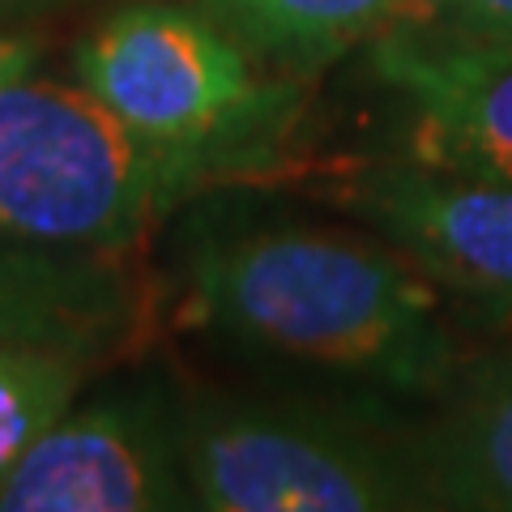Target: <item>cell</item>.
I'll list each match as a JSON object with an SVG mask.
<instances>
[{
  "mask_svg": "<svg viewBox=\"0 0 512 512\" xmlns=\"http://www.w3.org/2000/svg\"><path fill=\"white\" fill-rule=\"evenodd\" d=\"M188 312L265 359L397 397L448 389L461 363L436 282L402 252L342 231L201 235L188 248Z\"/></svg>",
  "mask_w": 512,
  "mask_h": 512,
  "instance_id": "6da1fadb",
  "label": "cell"
},
{
  "mask_svg": "<svg viewBox=\"0 0 512 512\" xmlns=\"http://www.w3.org/2000/svg\"><path fill=\"white\" fill-rule=\"evenodd\" d=\"M210 184L205 158L141 137L82 86H0V239L128 252Z\"/></svg>",
  "mask_w": 512,
  "mask_h": 512,
  "instance_id": "7a4b0ae2",
  "label": "cell"
},
{
  "mask_svg": "<svg viewBox=\"0 0 512 512\" xmlns=\"http://www.w3.org/2000/svg\"><path fill=\"white\" fill-rule=\"evenodd\" d=\"M227 26L175 0H133L77 43V86L158 146L244 180L282 158L299 116L295 82H269Z\"/></svg>",
  "mask_w": 512,
  "mask_h": 512,
  "instance_id": "3957f363",
  "label": "cell"
},
{
  "mask_svg": "<svg viewBox=\"0 0 512 512\" xmlns=\"http://www.w3.org/2000/svg\"><path fill=\"white\" fill-rule=\"evenodd\" d=\"M184 478L210 512L427 508L414 436L376 406L197 397L184 406Z\"/></svg>",
  "mask_w": 512,
  "mask_h": 512,
  "instance_id": "277c9868",
  "label": "cell"
},
{
  "mask_svg": "<svg viewBox=\"0 0 512 512\" xmlns=\"http://www.w3.org/2000/svg\"><path fill=\"white\" fill-rule=\"evenodd\" d=\"M154 508H192L184 478V406L154 384L69 410L0 487V512Z\"/></svg>",
  "mask_w": 512,
  "mask_h": 512,
  "instance_id": "5b68a950",
  "label": "cell"
},
{
  "mask_svg": "<svg viewBox=\"0 0 512 512\" xmlns=\"http://www.w3.org/2000/svg\"><path fill=\"white\" fill-rule=\"evenodd\" d=\"M372 73L406 107L410 163L512 184V35L397 13L372 39Z\"/></svg>",
  "mask_w": 512,
  "mask_h": 512,
  "instance_id": "8992f818",
  "label": "cell"
},
{
  "mask_svg": "<svg viewBox=\"0 0 512 512\" xmlns=\"http://www.w3.org/2000/svg\"><path fill=\"white\" fill-rule=\"evenodd\" d=\"M346 205L448 295L512 316V184L466 180L406 158L402 167L359 175Z\"/></svg>",
  "mask_w": 512,
  "mask_h": 512,
  "instance_id": "52a82bcc",
  "label": "cell"
},
{
  "mask_svg": "<svg viewBox=\"0 0 512 512\" xmlns=\"http://www.w3.org/2000/svg\"><path fill=\"white\" fill-rule=\"evenodd\" d=\"M141 329V286L120 252L0 239V342L99 359Z\"/></svg>",
  "mask_w": 512,
  "mask_h": 512,
  "instance_id": "ba28073f",
  "label": "cell"
},
{
  "mask_svg": "<svg viewBox=\"0 0 512 512\" xmlns=\"http://www.w3.org/2000/svg\"><path fill=\"white\" fill-rule=\"evenodd\" d=\"M427 508L512 512V355L470 384L444 419L414 436Z\"/></svg>",
  "mask_w": 512,
  "mask_h": 512,
  "instance_id": "9c48e42d",
  "label": "cell"
},
{
  "mask_svg": "<svg viewBox=\"0 0 512 512\" xmlns=\"http://www.w3.org/2000/svg\"><path fill=\"white\" fill-rule=\"evenodd\" d=\"M261 64L303 77L376 39L406 0H197Z\"/></svg>",
  "mask_w": 512,
  "mask_h": 512,
  "instance_id": "30bf717a",
  "label": "cell"
},
{
  "mask_svg": "<svg viewBox=\"0 0 512 512\" xmlns=\"http://www.w3.org/2000/svg\"><path fill=\"white\" fill-rule=\"evenodd\" d=\"M90 363L94 359L82 350L0 342V487L30 448L73 410Z\"/></svg>",
  "mask_w": 512,
  "mask_h": 512,
  "instance_id": "8fae6325",
  "label": "cell"
},
{
  "mask_svg": "<svg viewBox=\"0 0 512 512\" xmlns=\"http://www.w3.org/2000/svg\"><path fill=\"white\" fill-rule=\"evenodd\" d=\"M402 13L466 35H512V0H406Z\"/></svg>",
  "mask_w": 512,
  "mask_h": 512,
  "instance_id": "7c38bea8",
  "label": "cell"
},
{
  "mask_svg": "<svg viewBox=\"0 0 512 512\" xmlns=\"http://www.w3.org/2000/svg\"><path fill=\"white\" fill-rule=\"evenodd\" d=\"M39 60V47L30 39H18V35H0V86H13L35 69Z\"/></svg>",
  "mask_w": 512,
  "mask_h": 512,
  "instance_id": "4fadbf2b",
  "label": "cell"
}]
</instances>
